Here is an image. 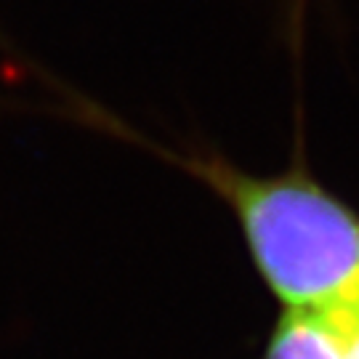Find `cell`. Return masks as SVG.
I'll return each mask as SVG.
<instances>
[{"mask_svg":"<svg viewBox=\"0 0 359 359\" xmlns=\"http://www.w3.org/2000/svg\"><path fill=\"white\" fill-rule=\"evenodd\" d=\"M93 120L147 142V149L187 170L229 208L261 283L283 311L359 322V210L311 176L304 160L280 173H250L210 149L160 147L102 112Z\"/></svg>","mask_w":359,"mask_h":359,"instance_id":"obj_1","label":"cell"},{"mask_svg":"<svg viewBox=\"0 0 359 359\" xmlns=\"http://www.w3.org/2000/svg\"><path fill=\"white\" fill-rule=\"evenodd\" d=\"M344 359H359V322L348 330V344H346Z\"/></svg>","mask_w":359,"mask_h":359,"instance_id":"obj_2","label":"cell"}]
</instances>
